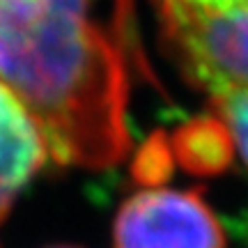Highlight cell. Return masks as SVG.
I'll return each mask as SVG.
<instances>
[{"instance_id": "cell-1", "label": "cell", "mask_w": 248, "mask_h": 248, "mask_svg": "<svg viewBox=\"0 0 248 248\" xmlns=\"http://www.w3.org/2000/svg\"><path fill=\"white\" fill-rule=\"evenodd\" d=\"M124 0H0V78L51 159L106 168L129 150Z\"/></svg>"}, {"instance_id": "cell-2", "label": "cell", "mask_w": 248, "mask_h": 248, "mask_svg": "<svg viewBox=\"0 0 248 248\" xmlns=\"http://www.w3.org/2000/svg\"><path fill=\"white\" fill-rule=\"evenodd\" d=\"M166 44L214 99L248 92V0H156Z\"/></svg>"}, {"instance_id": "cell-3", "label": "cell", "mask_w": 248, "mask_h": 248, "mask_svg": "<svg viewBox=\"0 0 248 248\" xmlns=\"http://www.w3.org/2000/svg\"><path fill=\"white\" fill-rule=\"evenodd\" d=\"M113 248H228V241L200 191L152 186L120 204Z\"/></svg>"}, {"instance_id": "cell-4", "label": "cell", "mask_w": 248, "mask_h": 248, "mask_svg": "<svg viewBox=\"0 0 248 248\" xmlns=\"http://www.w3.org/2000/svg\"><path fill=\"white\" fill-rule=\"evenodd\" d=\"M51 159L44 131L26 101L0 78V218Z\"/></svg>"}, {"instance_id": "cell-5", "label": "cell", "mask_w": 248, "mask_h": 248, "mask_svg": "<svg viewBox=\"0 0 248 248\" xmlns=\"http://www.w3.org/2000/svg\"><path fill=\"white\" fill-rule=\"evenodd\" d=\"M216 120L230 138V145L237 150L248 168V92H232L214 99Z\"/></svg>"}, {"instance_id": "cell-6", "label": "cell", "mask_w": 248, "mask_h": 248, "mask_svg": "<svg viewBox=\"0 0 248 248\" xmlns=\"http://www.w3.org/2000/svg\"><path fill=\"white\" fill-rule=\"evenodd\" d=\"M237 232H239L241 241H244V246L248 248V209L239 216V221H237Z\"/></svg>"}, {"instance_id": "cell-7", "label": "cell", "mask_w": 248, "mask_h": 248, "mask_svg": "<svg viewBox=\"0 0 248 248\" xmlns=\"http://www.w3.org/2000/svg\"><path fill=\"white\" fill-rule=\"evenodd\" d=\"M58 248H74V246H58Z\"/></svg>"}]
</instances>
